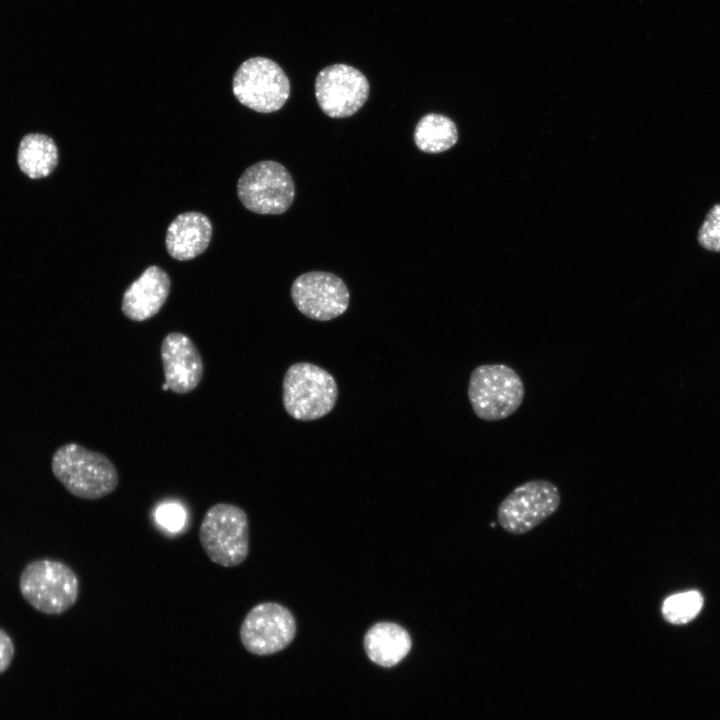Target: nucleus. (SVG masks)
<instances>
[{"mask_svg": "<svg viewBox=\"0 0 720 720\" xmlns=\"http://www.w3.org/2000/svg\"><path fill=\"white\" fill-rule=\"evenodd\" d=\"M51 468L64 488L81 499L103 498L119 483L117 469L108 457L76 443L59 447L53 454Z\"/></svg>", "mask_w": 720, "mask_h": 720, "instance_id": "f257e3e1", "label": "nucleus"}, {"mask_svg": "<svg viewBox=\"0 0 720 720\" xmlns=\"http://www.w3.org/2000/svg\"><path fill=\"white\" fill-rule=\"evenodd\" d=\"M338 398L334 377L312 363L298 362L285 372L282 401L285 411L301 421L317 420L332 411Z\"/></svg>", "mask_w": 720, "mask_h": 720, "instance_id": "f03ea898", "label": "nucleus"}, {"mask_svg": "<svg viewBox=\"0 0 720 720\" xmlns=\"http://www.w3.org/2000/svg\"><path fill=\"white\" fill-rule=\"evenodd\" d=\"M199 541L215 564L234 567L249 554V521L246 512L231 503H217L203 516Z\"/></svg>", "mask_w": 720, "mask_h": 720, "instance_id": "7ed1b4c3", "label": "nucleus"}, {"mask_svg": "<svg viewBox=\"0 0 720 720\" xmlns=\"http://www.w3.org/2000/svg\"><path fill=\"white\" fill-rule=\"evenodd\" d=\"M19 588L23 598L35 610L58 615L77 601L79 580L67 564L53 559H39L23 569Z\"/></svg>", "mask_w": 720, "mask_h": 720, "instance_id": "20e7f679", "label": "nucleus"}, {"mask_svg": "<svg viewBox=\"0 0 720 720\" xmlns=\"http://www.w3.org/2000/svg\"><path fill=\"white\" fill-rule=\"evenodd\" d=\"M524 384L518 373L504 364L476 367L469 379L468 399L475 415L498 421L512 415L522 404Z\"/></svg>", "mask_w": 720, "mask_h": 720, "instance_id": "39448f33", "label": "nucleus"}, {"mask_svg": "<svg viewBox=\"0 0 720 720\" xmlns=\"http://www.w3.org/2000/svg\"><path fill=\"white\" fill-rule=\"evenodd\" d=\"M242 205L257 214L278 215L286 212L295 198L294 181L288 170L273 160L249 166L237 183Z\"/></svg>", "mask_w": 720, "mask_h": 720, "instance_id": "423d86ee", "label": "nucleus"}, {"mask_svg": "<svg viewBox=\"0 0 720 720\" xmlns=\"http://www.w3.org/2000/svg\"><path fill=\"white\" fill-rule=\"evenodd\" d=\"M235 98L244 106L259 112L280 110L290 95V82L283 69L266 57L245 60L232 82Z\"/></svg>", "mask_w": 720, "mask_h": 720, "instance_id": "0eeeda50", "label": "nucleus"}, {"mask_svg": "<svg viewBox=\"0 0 720 720\" xmlns=\"http://www.w3.org/2000/svg\"><path fill=\"white\" fill-rule=\"evenodd\" d=\"M561 503L559 488L544 479L515 487L499 504L497 520L508 533L523 535L553 515Z\"/></svg>", "mask_w": 720, "mask_h": 720, "instance_id": "6e6552de", "label": "nucleus"}, {"mask_svg": "<svg viewBox=\"0 0 720 720\" xmlns=\"http://www.w3.org/2000/svg\"><path fill=\"white\" fill-rule=\"evenodd\" d=\"M366 76L347 64L323 68L315 79V97L320 109L331 118H346L363 107L369 97Z\"/></svg>", "mask_w": 720, "mask_h": 720, "instance_id": "1a4fd4ad", "label": "nucleus"}, {"mask_svg": "<svg viewBox=\"0 0 720 720\" xmlns=\"http://www.w3.org/2000/svg\"><path fill=\"white\" fill-rule=\"evenodd\" d=\"M240 640L249 652L270 655L283 650L295 637L296 621L291 611L276 602L255 605L240 626Z\"/></svg>", "mask_w": 720, "mask_h": 720, "instance_id": "9d476101", "label": "nucleus"}, {"mask_svg": "<svg viewBox=\"0 0 720 720\" xmlns=\"http://www.w3.org/2000/svg\"><path fill=\"white\" fill-rule=\"evenodd\" d=\"M291 298L306 317L329 321L341 316L349 307L350 293L344 281L331 272L310 271L292 283Z\"/></svg>", "mask_w": 720, "mask_h": 720, "instance_id": "9b49d317", "label": "nucleus"}, {"mask_svg": "<svg viewBox=\"0 0 720 720\" xmlns=\"http://www.w3.org/2000/svg\"><path fill=\"white\" fill-rule=\"evenodd\" d=\"M161 359L165 382L176 393H187L200 382L203 373L201 356L189 337L169 333L162 341Z\"/></svg>", "mask_w": 720, "mask_h": 720, "instance_id": "f8f14e48", "label": "nucleus"}, {"mask_svg": "<svg viewBox=\"0 0 720 720\" xmlns=\"http://www.w3.org/2000/svg\"><path fill=\"white\" fill-rule=\"evenodd\" d=\"M169 292L168 274L159 266L151 265L124 292L122 311L131 320H147L159 312Z\"/></svg>", "mask_w": 720, "mask_h": 720, "instance_id": "ddd939ff", "label": "nucleus"}, {"mask_svg": "<svg viewBox=\"0 0 720 720\" xmlns=\"http://www.w3.org/2000/svg\"><path fill=\"white\" fill-rule=\"evenodd\" d=\"M212 237V224L200 212H184L170 223L165 244L168 254L179 261L193 259L203 253Z\"/></svg>", "mask_w": 720, "mask_h": 720, "instance_id": "4468645a", "label": "nucleus"}, {"mask_svg": "<svg viewBox=\"0 0 720 720\" xmlns=\"http://www.w3.org/2000/svg\"><path fill=\"white\" fill-rule=\"evenodd\" d=\"M411 637L399 624L378 622L365 634L364 648L374 663L391 667L399 663L410 651Z\"/></svg>", "mask_w": 720, "mask_h": 720, "instance_id": "2eb2a0df", "label": "nucleus"}, {"mask_svg": "<svg viewBox=\"0 0 720 720\" xmlns=\"http://www.w3.org/2000/svg\"><path fill=\"white\" fill-rule=\"evenodd\" d=\"M59 153L54 140L40 133L25 135L18 147L17 164L31 179L50 175L58 164Z\"/></svg>", "mask_w": 720, "mask_h": 720, "instance_id": "dca6fc26", "label": "nucleus"}, {"mask_svg": "<svg viewBox=\"0 0 720 720\" xmlns=\"http://www.w3.org/2000/svg\"><path fill=\"white\" fill-rule=\"evenodd\" d=\"M458 140L456 124L449 117L428 113L416 124L414 142L425 153H441L452 148Z\"/></svg>", "mask_w": 720, "mask_h": 720, "instance_id": "f3484780", "label": "nucleus"}, {"mask_svg": "<svg viewBox=\"0 0 720 720\" xmlns=\"http://www.w3.org/2000/svg\"><path fill=\"white\" fill-rule=\"evenodd\" d=\"M703 605V596L696 590L677 593L662 605L664 619L672 624H685L694 619Z\"/></svg>", "mask_w": 720, "mask_h": 720, "instance_id": "a211bd4d", "label": "nucleus"}, {"mask_svg": "<svg viewBox=\"0 0 720 720\" xmlns=\"http://www.w3.org/2000/svg\"><path fill=\"white\" fill-rule=\"evenodd\" d=\"M698 241L705 249L720 252V204L708 212L699 229Z\"/></svg>", "mask_w": 720, "mask_h": 720, "instance_id": "6ab92c4d", "label": "nucleus"}, {"mask_svg": "<svg viewBox=\"0 0 720 720\" xmlns=\"http://www.w3.org/2000/svg\"><path fill=\"white\" fill-rule=\"evenodd\" d=\"M155 518L164 529L177 532L185 525L186 512L180 504L163 503L156 509Z\"/></svg>", "mask_w": 720, "mask_h": 720, "instance_id": "aec40b11", "label": "nucleus"}, {"mask_svg": "<svg viewBox=\"0 0 720 720\" xmlns=\"http://www.w3.org/2000/svg\"><path fill=\"white\" fill-rule=\"evenodd\" d=\"M14 656V644L9 635L0 629V673L10 665Z\"/></svg>", "mask_w": 720, "mask_h": 720, "instance_id": "412c9836", "label": "nucleus"}, {"mask_svg": "<svg viewBox=\"0 0 720 720\" xmlns=\"http://www.w3.org/2000/svg\"><path fill=\"white\" fill-rule=\"evenodd\" d=\"M162 389H163V390H168V389H169V386H168V384H167L166 382H164V383L162 384Z\"/></svg>", "mask_w": 720, "mask_h": 720, "instance_id": "4be33fe9", "label": "nucleus"}]
</instances>
